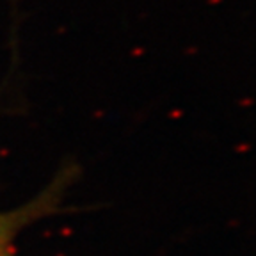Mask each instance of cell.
<instances>
[{
  "label": "cell",
  "mask_w": 256,
  "mask_h": 256,
  "mask_svg": "<svg viewBox=\"0 0 256 256\" xmlns=\"http://www.w3.org/2000/svg\"><path fill=\"white\" fill-rule=\"evenodd\" d=\"M25 220H27V212L0 214V256H18L14 248V236Z\"/></svg>",
  "instance_id": "obj_1"
}]
</instances>
